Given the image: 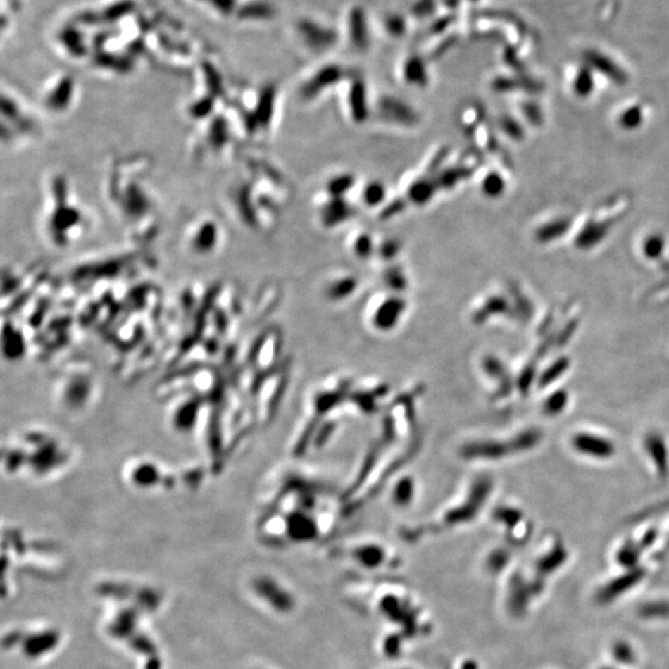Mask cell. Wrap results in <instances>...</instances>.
Returning a JSON list of instances; mask_svg holds the SVG:
<instances>
[{"label": "cell", "instance_id": "1", "mask_svg": "<svg viewBox=\"0 0 669 669\" xmlns=\"http://www.w3.org/2000/svg\"><path fill=\"white\" fill-rule=\"evenodd\" d=\"M148 160L120 158L107 171L106 196L114 215L133 241H148L158 228V201L149 180Z\"/></svg>", "mask_w": 669, "mask_h": 669}, {"label": "cell", "instance_id": "2", "mask_svg": "<svg viewBox=\"0 0 669 669\" xmlns=\"http://www.w3.org/2000/svg\"><path fill=\"white\" fill-rule=\"evenodd\" d=\"M73 446L46 427H21L3 443V470L11 477L49 481L73 463Z\"/></svg>", "mask_w": 669, "mask_h": 669}, {"label": "cell", "instance_id": "3", "mask_svg": "<svg viewBox=\"0 0 669 669\" xmlns=\"http://www.w3.org/2000/svg\"><path fill=\"white\" fill-rule=\"evenodd\" d=\"M89 216L81 199L62 173L47 177L42 200V236L49 246L67 249L77 244L89 230Z\"/></svg>", "mask_w": 669, "mask_h": 669}, {"label": "cell", "instance_id": "4", "mask_svg": "<svg viewBox=\"0 0 669 669\" xmlns=\"http://www.w3.org/2000/svg\"><path fill=\"white\" fill-rule=\"evenodd\" d=\"M246 139L235 107L196 124L191 138V155L201 164L225 163L235 154L239 140Z\"/></svg>", "mask_w": 669, "mask_h": 669}, {"label": "cell", "instance_id": "5", "mask_svg": "<svg viewBox=\"0 0 669 669\" xmlns=\"http://www.w3.org/2000/svg\"><path fill=\"white\" fill-rule=\"evenodd\" d=\"M204 473L199 466L173 470L161 460L138 455L129 458L122 468V479L130 489L142 492H168L180 484L200 486Z\"/></svg>", "mask_w": 669, "mask_h": 669}, {"label": "cell", "instance_id": "6", "mask_svg": "<svg viewBox=\"0 0 669 669\" xmlns=\"http://www.w3.org/2000/svg\"><path fill=\"white\" fill-rule=\"evenodd\" d=\"M40 124L30 107L15 93L3 91L1 142L9 148H20L35 139Z\"/></svg>", "mask_w": 669, "mask_h": 669}, {"label": "cell", "instance_id": "7", "mask_svg": "<svg viewBox=\"0 0 669 669\" xmlns=\"http://www.w3.org/2000/svg\"><path fill=\"white\" fill-rule=\"evenodd\" d=\"M182 242L186 252L195 258H211L225 244L221 222L211 213H204L187 222Z\"/></svg>", "mask_w": 669, "mask_h": 669}, {"label": "cell", "instance_id": "8", "mask_svg": "<svg viewBox=\"0 0 669 669\" xmlns=\"http://www.w3.org/2000/svg\"><path fill=\"white\" fill-rule=\"evenodd\" d=\"M77 102L76 83L71 77L60 76L51 80L42 89L40 104L51 115H66L73 111Z\"/></svg>", "mask_w": 669, "mask_h": 669}, {"label": "cell", "instance_id": "9", "mask_svg": "<svg viewBox=\"0 0 669 669\" xmlns=\"http://www.w3.org/2000/svg\"><path fill=\"white\" fill-rule=\"evenodd\" d=\"M406 310H407L406 301L398 295L396 296L391 295L378 301V305L373 306L370 321L375 330H378L381 332L391 331L399 325V321L403 318Z\"/></svg>", "mask_w": 669, "mask_h": 669}, {"label": "cell", "instance_id": "10", "mask_svg": "<svg viewBox=\"0 0 669 669\" xmlns=\"http://www.w3.org/2000/svg\"><path fill=\"white\" fill-rule=\"evenodd\" d=\"M573 448L577 453L587 455L590 458H608L615 453V446L608 439L601 438L599 435H592L587 432H580L572 439Z\"/></svg>", "mask_w": 669, "mask_h": 669}, {"label": "cell", "instance_id": "11", "mask_svg": "<svg viewBox=\"0 0 669 669\" xmlns=\"http://www.w3.org/2000/svg\"><path fill=\"white\" fill-rule=\"evenodd\" d=\"M418 486L415 479L411 475H404L398 477L392 484L389 499L392 505L396 508H408L415 502Z\"/></svg>", "mask_w": 669, "mask_h": 669}, {"label": "cell", "instance_id": "12", "mask_svg": "<svg viewBox=\"0 0 669 669\" xmlns=\"http://www.w3.org/2000/svg\"><path fill=\"white\" fill-rule=\"evenodd\" d=\"M137 620H138V611L137 610L124 608L123 611H120L117 615V618H114L113 623H111L109 631L113 636L119 637V639H127V637L130 639L133 636Z\"/></svg>", "mask_w": 669, "mask_h": 669}, {"label": "cell", "instance_id": "13", "mask_svg": "<svg viewBox=\"0 0 669 669\" xmlns=\"http://www.w3.org/2000/svg\"><path fill=\"white\" fill-rule=\"evenodd\" d=\"M350 207L346 205L341 197H334L329 201V204H325L324 208L321 211V218L324 221L326 227L337 226L341 222L345 221L346 218L350 217Z\"/></svg>", "mask_w": 669, "mask_h": 669}, {"label": "cell", "instance_id": "14", "mask_svg": "<svg viewBox=\"0 0 669 669\" xmlns=\"http://www.w3.org/2000/svg\"><path fill=\"white\" fill-rule=\"evenodd\" d=\"M646 449L654 463H656L658 474L661 476L668 474V453L662 438L656 434L649 435V438L646 439Z\"/></svg>", "mask_w": 669, "mask_h": 669}, {"label": "cell", "instance_id": "15", "mask_svg": "<svg viewBox=\"0 0 669 669\" xmlns=\"http://www.w3.org/2000/svg\"><path fill=\"white\" fill-rule=\"evenodd\" d=\"M57 639H58L57 633L52 632V631L37 633V634L31 636L30 639H26L24 649H25V652L29 656L37 657V656L44 654L47 651L54 649L56 646L57 641H58Z\"/></svg>", "mask_w": 669, "mask_h": 669}, {"label": "cell", "instance_id": "16", "mask_svg": "<svg viewBox=\"0 0 669 669\" xmlns=\"http://www.w3.org/2000/svg\"><path fill=\"white\" fill-rule=\"evenodd\" d=\"M357 287H358V282L354 275L337 277L326 285L325 294L331 300H341V299L349 298L351 294H354Z\"/></svg>", "mask_w": 669, "mask_h": 669}, {"label": "cell", "instance_id": "17", "mask_svg": "<svg viewBox=\"0 0 669 669\" xmlns=\"http://www.w3.org/2000/svg\"><path fill=\"white\" fill-rule=\"evenodd\" d=\"M587 60L592 67L600 70L601 73H606L610 77L615 78V80L623 78V73L620 71V68L616 65H613V62L608 57L604 56L600 52L587 51Z\"/></svg>", "mask_w": 669, "mask_h": 669}, {"label": "cell", "instance_id": "18", "mask_svg": "<svg viewBox=\"0 0 669 669\" xmlns=\"http://www.w3.org/2000/svg\"><path fill=\"white\" fill-rule=\"evenodd\" d=\"M386 197V187L382 185L378 181H372L365 186L362 191V200L365 205L368 206H377L380 205L382 201Z\"/></svg>", "mask_w": 669, "mask_h": 669}, {"label": "cell", "instance_id": "19", "mask_svg": "<svg viewBox=\"0 0 669 669\" xmlns=\"http://www.w3.org/2000/svg\"><path fill=\"white\" fill-rule=\"evenodd\" d=\"M354 185V177L351 175L334 176L326 185V192L334 197H341Z\"/></svg>", "mask_w": 669, "mask_h": 669}, {"label": "cell", "instance_id": "20", "mask_svg": "<svg viewBox=\"0 0 669 669\" xmlns=\"http://www.w3.org/2000/svg\"><path fill=\"white\" fill-rule=\"evenodd\" d=\"M568 367H569V360H568V358H559V360L556 361V363H553V365L542 375L541 380H539L541 387L549 386L551 383H553L554 380L559 378V377L564 373V371H566Z\"/></svg>", "mask_w": 669, "mask_h": 669}, {"label": "cell", "instance_id": "21", "mask_svg": "<svg viewBox=\"0 0 669 669\" xmlns=\"http://www.w3.org/2000/svg\"><path fill=\"white\" fill-rule=\"evenodd\" d=\"M568 404V394L566 392L558 391L553 393L544 404V412L549 415H556L564 411Z\"/></svg>", "mask_w": 669, "mask_h": 669}, {"label": "cell", "instance_id": "22", "mask_svg": "<svg viewBox=\"0 0 669 669\" xmlns=\"http://www.w3.org/2000/svg\"><path fill=\"white\" fill-rule=\"evenodd\" d=\"M432 185L427 181H418L411 187L409 197L415 202V205H423L432 199Z\"/></svg>", "mask_w": 669, "mask_h": 669}, {"label": "cell", "instance_id": "23", "mask_svg": "<svg viewBox=\"0 0 669 669\" xmlns=\"http://www.w3.org/2000/svg\"><path fill=\"white\" fill-rule=\"evenodd\" d=\"M373 241L368 235H358L354 241V252L361 258H368L373 252Z\"/></svg>", "mask_w": 669, "mask_h": 669}, {"label": "cell", "instance_id": "24", "mask_svg": "<svg viewBox=\"0 0 669 669\" xmlns=\"http://www.w3.org/2000/svg\"><path fill=\"white\" fill-rule=\"evenodd\" d=\"M592 87V76L587 70H582L577 78V88L580 92H587Z\"/></svg>", "mask_w": 669, "mask_h": 669}]
</instances>
